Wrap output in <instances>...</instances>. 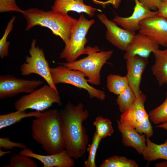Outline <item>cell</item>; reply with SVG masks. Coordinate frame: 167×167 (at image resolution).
Segmentation results:
<instances>
[{
  "label": "cell",
  "instance_id": "6da1fadb",
  "mask_svg": "<svg viewBox=\"0 0 167 167\" xmlns=\"http://www.w3.org/2000/svg\"><path fill=\"white\" fill-rule=\"evenodd\" d=\"M60 111L65 149L73 158L83 157L88 144L89 138L83 122L89 117L81 102L74 105L68 102Z\"/></svg>",
  "mask_w": 167,
  "mask_h": 167
},
{
  "label": "cell",
  "instance_id": "7a4b0ae2",
  "mask_svg": "<svg viewBox=\"0 0 167 167\" xmlns=\"http://www.w3.org/2000/svg\"><path fill=\"white\" fill-rule=\"evenodd\" d=\"M35 118L32 125L33 139L49 154L65 149L60 111L56 109L46 110Z\"/></svg>",
  "mask_w": 167,
  "mask_h": 167
},
{
  "label": "cell",
  "instance_id": "3957f363",
  "mask_svg": "<svg viewBox=\"0 0 167 167\" xmlns=\"http://www.w3.org/2000/svg\"><path fill=\"white\" fill-rule=\"evenodd\" d=\"M22 14L27 22L26 31L37 26L47 28L53 34L59 36L65 44L69 41L78 21L67 13L52 10L45 11L33 8L23 10Z\"/></svg>",
  "mask_w": 167,
  "mask_h": 167
},
{
  "label": "cell",
  "instance_id": "277c9868",
  "mask_svg": "<svg viewBox=\"0 0 167 167\" xmlns=\"http://www.w3.org/2000/svg\"><path fill=\"white\" fill-rule=\"evenodd\" d=\"M88 56L82 59L71 62L62 63L59 64L71 70L80 71L88 78V82L97 85L101 84L100 72L104 65L110 58L112 50L100 51L97 46L86 47Z\"/></svg>",
  "mask_w": 167,
  "mask_h": 167
},
{
  "label": "cell",
  "instance_id": "5b68a950",
  "mask_svg": "<svg viewBox=\"0 0 167 167\" xmlns=\"http://www.w3.org/2000/svg\"><path fill=\"white\" fill-rule=\"evenodd\" d=\"M55 103L62 104L58 92L47 84L22 96L15 102V107L17 110L31 109L42 112Z\"/></svg>",
  "mask_w": 167,
  "mask_h": 167
},
{
  "label": "cell",
  "instance_id": "8992f818",
  "mask_svg": "<svg viewBox=\"0 0 167 167\" xmlns=\"http://www.w3.org/2000/svg\"><path fill=\"white\" fill-rule=\"evenodd\" d=\"M146 99V96L142 92L136 97L132 106L122 113L119 121L123 126L135 129L139 134H145L150 137L153 132L149 115L144 108Z\"/></svg>",
  "mask_w": 167,
  "mask_h": 167
},
{
  "label": "cell",
  "instance_id": "52a82bcc",
  "mask_svg": "<svg viewBox=\"0 0 167 167\" xmlns=\"http://www.w3.org/2000/svg\"><path fill=\"white\" fill-rule=\"evenodd\" d=\"M94 23V19L88 20L83 14L80 16L69 41L60 54V58L65 59L66 62H71L80 56L86 54L85 45L88 41L86 36Z\"/></svg>",
  "mask_w": 167,
  "mask_h": 167
},
{
  "label": "cell",
  "instance_id": "ba28073f",
  "mask_svg": "<svg viewBox=\"0 0 167 167\" xmlns=\"http://www.w3.org/2000/svg\"><path fill=\"white\" fill-rule=\"evenodd\" d=\"M50 71L53 82L55 85L59 84H71L86 90L91 98L95 97L101 101L105 99V92L90 85L82 71L70 69L61 65L55 67H50Z\"/></svg>",
  "mask_w": 167,
  "mask_h": 167
},
{
  "label": "cell",
  "instance_id": "9c48e42d",
  "mask_svg": "<svg viewBox=\"0 0 167 167\" xmlns=\"http://www.w3.org/2000/svg\"><path fill=\"white\" fill-rule=\"evenodd\" d=\"M36 40L33 39L29 50V56L25 58V62L21 66V75L27 76L35 74L40 76L46 82L47 84L58 91L52 78L50 67L45 57L43 50L36 46Z\"/></svg>",
  "mask_w": 167,
  "mask_h": 167
},
{
  "label": "cell",
  "instance_id": "30bf717a",
  "mask_svg": "<svg viewBox=\"0 0 167 167\" xmlns=\"http://www.w3.org/2000/svg\"><path fill=\"white\" fill-rule=\"evenodd\" d=\"M41 80H27L10 74L0 76V99L11 97L22 93H30L44 83Z\"/></svg>",
  "mask_w": 167,
  "mask_h": 167
},
{
  "label": "cell",
  "instance_id": "8fae6325",
  "mask_svg": "<svg viewBox=\"0 0 167 167\" xmlns=\"http://www.w3.org/2000/svg\"><path fill=\"white\" fill-rule=\"evenodd\" d=\"M139 32L159 45L167 47V21L157 15L146 18L139 23Z\"/></svg>",
  "mask_w": 167,
  "mask_h": 167
},
{
  "label": "cell",
  "instance_id": "7c38bea8",
  "mask_svg": "<svg viewBox=\"0 0 167 167\" xmlns=\"http://www.w3.org/2000/svg\"><path fill=\"white\" fill-rule=\"evenodd\" d=\"M97 17L107 28L105 33L106 39L119 49L126 51L136 34L135 32L120 28L116 22L109 20L104 14H99Z\"/></svg>",
  "mask_w": 167,
  "mask_h": 167
},
{
  "label": "cell",
  "instance_id": "4fadbf2b",
  "mask_svg": "<svg viewBox=\"0 0 167 167\" xmlns=\"http://www.w3.org/2000/svg\"><path fill=\"white\" fill-rule=\"evenodd\" d=\"M135 5L132 15L127 17L116 15L113 21L122 28L131 32L139 30V23L144 19L157 15V11H152L139 0H134Z\"/></svg>",
  "mask_w": 167,
  "mask_h": 167
},
{
  "label": "cell",
  "instance_id": "5bb4252c",
  "mask_svg": "<svg viewBox=\"0 0 167 167\" xmlns=\"http://www.w3.org/2000/svg\"><path fill=\"white\" fill-rule=\"evenodd\" d=\"M19 153L37 160L43 164V167H73L75 166L73 158L65 149L58 153L45 155L36 153L27 148L20 151Z\"/></svg>",
  "mask_w": 167,
  "mask_h": 167
},
{
  "label": "cell",
  "instance_id": "9a60e30c",
  "mask_svg": "<svg viewBox=\"0 0 167 167\" xmlns=\"http://www.w3.org/2000/svg\"><path fill=\"white\" fill-rule=\"evenodd\" d=\"M127 74L126 75L129 86L136 97L142 93L140 84L142 75L148 63L147 58L136 55L126 59Z\"/></svg>",
  "mask_w": 167,
  "mask_h": 167
},
{
  "label": "cell",
  "instance_id": "2e32d148",
  "mask_svg": "<svg viewBox=\"0 0 167 167\" xmlns=\"http://www.w3.org/2000/svg\"><path fill=\"white\" fill-rule=\"evenodd\" d=\"M159 45L146 35L139 32L135 34L129 44L124 58L126 60L137 55L147 59L154 50L159 49Z\"/></svg>",
  "mask_w": 167,
  "mask_h": 167
},
{
  "label": "cell",
  "instance_id": "e0dca14e",
  "mask_svg": "<svg viewBox=\"0 0 167 167\" xmlns=\"http://www.w3.org/2000/svg\"><path fill=\"white\" fill-rule=\"evenodd\" d=\"M118 127L121 133L122 142L126 146L131 147L142 155L146 147L145 135L140 134L133 128L125 127L117 121Z\"/></svg>",
  "mask_w": 167,
  "mask_h": 167
},
{
  "label": "cell",
  "instance_id": "ac0fdd59",
  "mask_svg": "<svg viewBox=\"0 0 167 167\" xmlns=\"http://www.w3.org/2000/svg\"><path fill=\"white\" fill-rule=\"evenodd\" d=\"M51 8L55 11L67 13L70 11L84 12L90 17L93 16L96 11H101L99 9L85 4L83 0H55Z\"/></svg>",
  "mask_w": 167,
  "mask_h": 167
},
{
  "label": "cell",
  "instance_id": "d6986e66",
  "mask_svg": "<svg viewBox=\"0 0 167 167\" xmlns=\"http://www.w3.org/2000/svg\"><path fill=\"white\" fill-rule=\"evenodd\" d=\"M163 50L156 49L153 53L155 62L151 70L159 85L167 84V47Z\"/></svg>",
  "mask_w": 167,
  "mask_h": 167
},
{
  "label": "cell",
  "instance_id": "ffe728a7",
  "mask_svg": "<svg viewBox=\"0 0 167 167\" xmlns=\"http://www.w3.org/2000/svg\"><path fill=\"white\" fill-rule=\"evenodd\" d=\"M146 136L147 146L142 154L144 159L148 161L159 159L167 160V139L164 143L158 144L152 142L149 137Z\"/></svg>",
  "mask_w": 167,
  "mask_h": 167
},
{
  "label": "cell",
  "instance_id": "44dd1931",
  "mask_svg": "<svg viewBox=\"0 0 167 167\" xmlns=\"http://www.w3.org/2000/svg\"><path fill=\"white\" fill-rule=\"evenodd\" d=\"M41 112L35 111L26 113L25 111H16L0 115V129L10 126L28 117H36Z\"/></svg>",
  "mask_w": 167,
  "mask_h": 167
},
{
  "label": "cell",
  "instance_id": "7402d4cb",
  "mask_svg": "<svg viewBox=\"0 0 167 167\" xmlns=\"http://www.w3.org/2000/svg\"><path fill=\"white\" fill-rule=\"evenodd\" d=\"M129 86L126 76L110 74L107 77V88L110 92L114 94L119 95Z\"/></svg>",
  "mask_w": 167,
  "mask_h": 167
},
{
  "label": "cell",
  "instance_id": "603a6c76",
  "mask_svg": "<svg viewBox=\"0 0 167 167\" xmlns=\"http://www.w3.org/2000/svg\"><path fill=\"white\" fill-rule=\"evenodd\" d=\"M118 96L116 102L119 111L122 113L128 110L132 106L136 98L134 93L129 86Z\"/></svg>",
  "mask_w": 167,
  "mask_h": 167
},
{
  "label": "cell",
  "instance_id": "cb8c5ba5",
  "mask_svg": "<svg viewBox=\"0 0 167 167\" xmlns=\"http://www.w3.org/2000/svg\"><path fill=\"white\" fill-rule=\"evenodd\" d=\"M93 124L96 128L95 132L102 139L111 136L113 133L112 123L108 118L98 116L96 118Z\"/></svg>",
  "mask_w": 167,
  "mask_h": 167
},
{
  "label": "cell",
  "instance_id": "d4e9b609",
  "mask_svg": "<svg viewBox=\"0 0 167 167\" xmlns=\"http://www.w3.org/2000/svg\"><path fill=\"white\" fill-rule=\"evenodd\" d=\"M135 160L125 157L114 156L106 159L100 165V167H138Z\"/></svg>",
  "mask_w": 167,
  "mask_h": 167
},
{
  "label": "cell",
  "instance_id": "484cf974",
  "mask_svg": "<svg viewBox=\"0 0 167 167\" xmlns=\"http://www.w3.org/2000/svg\"><path fill=\"white\" fill-rule=\"evenodd\" d=\"M149 119L154 124L167 122V92L166 97L160 105L149 112Z\"/></svg>",
  "mask_w": 167,
  "mask_h": 167
},
{
  "label": "cell",
  "instance_id": "4316f807",
  "mask_svg": "<svg viewBox=\"0 0 167 167\" xmlns=\"http://www.w3.org/2000/svg\"><path fill=\"white\" fill-rule=\"evenodd\" d=\"M102 139L95 132L92 139V142L88 144L87 151L88 153L87 159L84 163L85 167H96L95 162L97 150Z\"/></svg>",
  "mask_w": 167,
  "mask_h": 167
},
{
  "label": "cell",
  "instance_id": "83f0119b",
  "mask_svg": "<svg viewBox=\"0 0 167 167\" xmlns=\"http://www.w3.org/2000/svg\"><path fill=\"white\" fill-rule=\"evenodd\" d=\"M27 156L18 153L15 154L10 158L9 164L3 165V167H37L36 163Z\"/></svg>",
  "mask_w": 167,
  "mask_h": 167
},
{
  "label": "cell",
  "instance_id": "f1b7e54d",
  "mask_svg": "<svg viewBox=\"0 0 167 167\" xmlns=\"http://www.w3.org/2000/svg\"><path fill=\"white\" fill-rule=\"evenodd\" d=\"M15 18V16H13L8 22L4 34L0 40V57L2 59L8 56L9 54V47L10 43L9 41H7V39L13 29Z\"/></svg>",
  "mask_w": 167,
  "mask_h": 167
},
{
  "label": "cell",
  "instance_id": "f546056e",
  "mask_svg": "<svg viewBox=\"0 0 167 167\" xmlns=\"http://www.w3.org/2000/svg\"><path fill=\"white\" fill-rule=\"evenodd\" d=\"M23 10L19 7L16 0H0V12L15 11L22 13Z\"/></svg>",
  "mask_w": 167,
  "mask_h": 167
},
{
  "label": "cell",
  "instance_id": "4dcf8cb0",
  "mask_svg": "<svg viewBox=\"0 0 167 167\" xmlns=\"http://www.w3.org/2000/svg\"><path fill=\"white\" fill-rule=\"evenodd\" d=\"M0 147L8 150H12L16 147L23 149L27 148L23 143L11 141L9 137L0 138Z\"/></svg>",
  "mask_w": 167,
  "mask_h": 167
},
{
  "label": "cell",
  "instance_id": "1f68e13d",
  "mask_svg": "<svg viewBox=\"0 0 167 167\" xmlns=\"http://www.w3.org/2000/svg\"><path fill=\"white\" fill-rule=\"evenodd\" d=\"M145 7L150 10L158 9L162 1L161 0H139Z\"/></svg>",
  "mask_w": 167,
  "mask_h": 167
},
{
  "label": "cell",
  "instance_id": "d6a6232c",
  "mask_svg": "<svg viewBox=\"0 0 167 167\" xmlns=\"http://www.w3.org/2000/svg\"><path fill=\"white\" fill-rule=\"evenodd\" d=\"M158 10L157 15L164 18L167 21V2H162Z\"/></svg>",
  "mask_w": 167,
  "mask_h": 167
},
{
  "label": "cell",
  "instance_id": "836d02e7",
  "mask_svg": "<svg viewBox=\"0 0 167 167\" xmlns=\"http://www.w3.org/2000/svg\"><path fill=\"white\" fill-rule=\"evenodd\" d=\"M155 166L156 167H167V160L156 164L155 165Z\"/></svg>",
  "mask_w": 167,
  "mask_h": 167
},
{
  "label": "cell",
  "instance_id": "e575fe53",
  "mask_svg": "<svg viewBox=\"0 0 167 167\" xmlns=\"http://www.w3.org/2000/svg\"><path fill=\"white\" fill-rule=\"evenodd\" d=\"M157 127L163 128L167 130V122L162 123L156 126Z\"/></svg>",
  "mask_w": 167,
  "mask_h": 167
},
{
  "label": "cell",
  "instance_id": "d590c367",
  "mask_svg": "<svg viewBox=\"0 0 167 167\" xmlns=\"http://www.w3.org/2000/svg\"><path fill=\"white\" fill-rule=\"evenodd\" d=\"M11 151H3L1 149V148L0 149V157H2L5 154H9L11 152Z\"/></svg>",
  "mask_w": 167,
  "mask_h": 167
},
{
  "label": "cell",
  "instance_id": "8d00e7d4",
  "mask_svg": "<svg viewBox=\"0 0 167 167\" xmlns=\"http://www.w3.org/2000/svg\"><path fill=\"white\" fill-rule=\"evenodd\" d=\"M95 3L100 4L101 5H103L105 4V2H103L102 1H99L97 0H92Z\"/></svg>",
  "mask_w": 167,
  "mask_h": 167
},
{
  "label": "cell",
  "instance_id": "74e56055",
  "mask_svg": "<svg viewBox=\"0 0 167 167\" xmlns=\"http://www.w3.org/2000/svg\"><path fill=\"white\" fill-rule=\"evenodd\" d=\"M162 2H167V0H161Z\"/></svg>",
  "mask_w": 167,
  "mask_h": 167
}]
</instances>
